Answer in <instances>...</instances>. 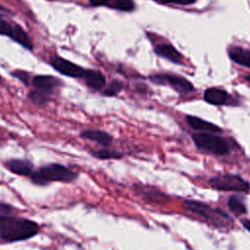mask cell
I'll return each mask as SVG.
<instances>
[{"label": "cell", "mask_w": 250, "mask_h": 250, "mask_svg": "<svg viewBox=\"0 0 250 250\" xmlns=\"http://www.w3.org/2000/svg\"><path fill=\"white\" fill-rule=\"evenodd\" d=\"M85 80L86 85L95 91H100L105 86V78L101 71L86 69L82 77Z\"/></svg>", "instance_id": "8fae6325"}, {"label": "cell", "mask_w": 250, "mask_h": 250, "mask_svg": "<svg viewBox=\"0 0 250 250\" xmlns=\"http://www.w3.org/2000/svg\"><path fill=\"white\" fill-rule=\"evenodd\" d=\"M0 34L10 37L25 49L32 51L33 44L31 39L25 30H23L19 24H12L9 21L0 20Z\"/></svg>", "instance_id": "5b68a950"}, {"label": "cell", "mask_w": 250, "mask_h": 250, "mask_svg": "<svg viewBox=\"0 0 250 250\" xmlns=\"http://www.w3.org/2000/svg\"><path fill=\"white\" fill-rule=\"evenodd\" d=\"M142 194L144 196V198L147 199L148 197H150V201L152 202H165L168 198L166 196V194L162 193L161 191L155 189V188H149L148 191H145L144 189H142Z\"/></svg>", "instance_id": "d6986e66"}, {"label": "cell", "mask_w": 250, "mask_h": 250, "mask_svg": "<svg viewBox=\"0 0 250 250\" xmlns=\"http://www.w3.org/2000/svg\"><path fill=\"white\" fill-rule=\"evenodd\" d=\"M162 4H179V5H189L194 3L196 0H155Z\"/></svg>", "instance_id": "cb8c5ba5"}, {"label": "cell", "mask_w": 250, "mask_h": 250, "mask_svg": "<svg viewBox=\"0 0 250 250\" xmlns=\"http://www.w3.org/2000/svg\"><path fill=\"white\" fill-rule=\"evenodd\" d=\"M33 89L52 97L55 91L62 86V81L53 75H35L31 79Z\"/></svg>", "instance_id": "ba28073f"}, {"label": "cell", "mask_w": 250, "mask_h": 250, "mask_svg": "<svg viewBox=\"0 0 250 250\" xmlns=\"http://www.w3.org/2000/svg\"><path fill=\"white\" fill-rule=\"evenodd\" d=\"M110 8H114L119 11L130 12L135 9V4L133 0H113Z\"/></svg>", "instance_id": "ffe728a7"}, {"label": "cell", "mask_w": 250, "mask_h": 250, "mask_svg": "<svg viewBox=\"0 0 250 250\" xmlns=\"http://www.w3.org/2000/svg\"><path fill=\"white\" fill-rule=\"evenodd\" d=\"M228 206H229V210L236 215H241V214L246 213L245 205L242 203V201L236 195H231L229 198Z\"/></svg>", "instance_id": "e0dca14e"}, {"label": "cell", "mask_w": 250, "mask_h": 250, "mask_svg": "<svg viewBox=\"0 0 250 250\" xmlns=\"http://www.w3.org/2000/svg\"><path fill=\"white\" fill-rule=\"evenodd\" d=\"M93 156L99 158V159H111V158H120L122 156V154L120 152H117L115 150H111V149H100L98 151L92 152Z\"/></svg>", "instance_id": "44dd1931"}, {"label": "cell", "mask_w": 250, "mask_h": 250, "mask_svg": "<svg viewBox=\"0 0 250 250\" xmlns=\"http://www.w3.org/2000/svg\"><path fill=\"white\" fill-rule=\"evenodd\" d=\"M5 167L12 173L21 176H30L33 172V164L27 159H9L5 162Z\"/></svg>", "instance_id": "30bf717a"}, {"label": "cell", "mask_w": 250, "mask_h": 250, "mask_svg": "<svg viewBox=\"0 0 250 250\" xmlns=\"http://www.w3.org/2000/svg\"><path fill=\"white\" fill-rule=\"evenodd\" d=\"M39 226L34 221L12 215H0V239L12 243L34 237Z\"/></svg>", "instance_id": "6da1fadb"}, {"label": "cell", "mask_w": 250, "mask_h": 250, "mask_svg": "<svg viewBox=\"0 0 250 250\" xmlns=\"http://www.w3.org/2000/svg\"><path fill=\"white\" fill-rule=\"evenodd\" d=\"M148 78L151 82L155 84L168 85L179 93H188L193 91L194 89L193 85L188 80L177 75L154 74V75H150Z\"/></svg>", "instance_id": "8992f818"}, {"label": "cell", "mask_w": 250, "mask_h": 250, "mask_svg": "<svg viewBox=\"0 0 250 250\" xmlns=\"http://www.w3.org/2000/svg\"><path fill=\"white\" fill-rule=\"evenodd\" d=\"M80 137L82 139L96 142L103 146H108L112 142V137L102 130H84L80 133Z\"/></svg>", "instance_id": "7c38bea8"}, {"label": "cell", "mask_w": 250, "mask_h": 250, "mask_svg": "<svg viewBox=\"0 0 250 250\" xmlns=\"http://www.w3.org/2000/svg\"><path fill=\"white\" fill-rule=\"evenodd\" d=\"M29 100L36 105H46L51 101V97L33 89L28 93Z\"/></svg>", "instance_id": "ac0fdd59"}, {"label": "cell", "mask_w": 250, "mask_h": 250, "mask_svg": "<svg viewBox=\"0 0 250 250\" xmlns=\"http://www.w3.org/2000/svg\"><path fill=\"white\" fill-rule=\"evenodd\" d=\"M0 11H6V12H7L8 10H7L6 8H4L3 6H1V5H0Z\"/></svg>", "instance_id": "83f0119b"}, {"label": "cell", "mask_w": 250, "mask_h": 250, "mask_svg": "<svg viewBox=\"0 0 250 250\" xmlns=\"http://www.w3.org/2000/svg\"><path fill=\"white\" fill-rule=\"evenodd\" d=\"M241 223H242L243 227H244L248 231H250V220H249V219H245V220H242Z\"/></svg>", "instance_id": "484cf974"}, {"label": "cell", "mask_w": 250, "mask_h": 250, "mask_svg": "<svg viewBox=\"0 0 250 250\" xmlns=\"http://www.w3.org/2000/svg\"><path fill=\"white\" fill-rule=\"evenodd\" d=\"M209 184L213 188L223 191L245 192L248 191L250 188L248 182H246L240 176L233 174H225L212 177Z\"/></svg>", "instance_id": "277c9868"}, {"label": "cell", "mask_w": 250, "mask_h": 250, "mask_svg": "<svg viewBox=\"0 0 250 250\" xmlns=\"http://www.w3.org/2000/svg\"><path fill=\"white\" fill-rule=\"evenodd\" d=\"M229 56L234 62L246 67H250V49L232 47L229 51Z\"/></svg>", "instance_id": "2e32d148"}, {"label": "cell", "mask_w": 250, "mask_h": 250, "mask_svg": "<svg viewBox=\"0 0 250 250\" xmlns=\"http://www.w3.org/2000/svg\"><path fill=\"white\" fill-rule=\"evenodd\" d=\"M50 63L58 72L62 73V75L73 78H82L86 70L80 65L72 62H69L60 56L53 57L50 61Z\"/></svg>", "instance_id": "52a82bcc"}, {"label": "cell", "mask_w": 250, "mask_h": 250, "mask_svg": "<svg viewBox=\"0 0 250 250\" xmlns=\"http://www.w3.org/2000/svg\"><path fill=\"white\" fill-rule=\"evenodd\" d=\"M122 88V84L118 80H113L104 91L105 96H115L117 95Z\"/></svg>", "instance_id": "7402d4cb"}, {"label": "cell", "mask_w": 250, "mask_h": 250, "mask_svg": "<svg viewBox=\"0 0 250 250\" xmlns=\"http://www.w3.org/2000/svg\"><path fill=\"white\" fill-rule=\"evenodd\" d=\"M186 120H187V123L194 130H197V131H204L206 133H220L222 132V129L211 123V122H208V121H205L201 118H198V117H195V116H190V115H188L186 117Z\"/></svg>", "instance_id": "4fadbf2b"}, {"label": "cell", "mask_w": 250, "mask_h": 250, "mask_svg": "<svg viewBox=\"0 0 250 250\" xmlns=\"http://www.w3.org/2000/svg\"><path fill=\"white\" fill-rule=\"evenodd\" d=\"M0 83H1V76H0Z\"/></svg>", "instance_id": "f1b7e54d"}, {"label": "cell", "mask_w": 250, "mask_h": 250, "mask_svg": "<svg viewBox=\"0 0 250 250\" xmlns=\"http://www.w3.org/2000/svg\"><path fill=\"white\" fill-rule=\"evenodd\" d=\"M195 146L203 150L216 155H225L229 152V146L226 139L211 133H198L192 135Z\"/></svg>", "instance_id": "3957f363"}, {"label": "cell", "mask_w": 250, "mask_h": 250, "mask_svg": "<svg viewBox=\"0 0 250 250\" xmlns=\"http://www.w3.org/2000/svg\"><path fill=\"white\" fill-rule=\"evenodd\" d=\"M154 52L157 56L162 57L172 62L180 63L182 61L181 54L170 44H159L154 48Z\"/></svg>", "instance_id": "5bb4252c"}, {"label": "cell", "mask_w": 250, "mask_h": 250, "mask_svg": "<svg viewBox=\"0 0 250 250\" xmlns=\"http://www.w3.org/2000/svg\"><path fill=\"white\" fill-rule=\"evenodd\" d=\"M77 177L78 173L70 168L60 163H50L33 171L30 181L38 186H46L52 182L70 183Z\"/></svg>", "instance_id": "7a4b0ae2"}, {"label": "cell", "mask_w": 250, "mask_h": 250, "mask_svg": "<svg viewBox=\"0 0 250 250\" xmlns=\"http://www.w3.org/2000/svg\"><path fill=\"white\" fill-rule=\"evenodd\" d=\"M112 1L113 0H90V4L94 7H99V6L110 7Z\"/></svg>", "instance_id": "d4e9b609"}, {"label": "cell", "mask_w": 250, "mask_h": 250, "mask_svg": "<svg viewBox=\"0 0 250 250\" xmlns=\"http://www.w3.org/2000/svg\"><path fill=\"white\" fill-rule=\"evenodd\" d=\"M183 206L188 212H191L193 214H196L202 218L209 220H213L216 214H222V212L216 211L209 205L195 200H185L183 202Z\"/></svg>", "instance_id": "9c48e42d"}, {"label": "cell", "mask_w": 250, "mask_h": 250, "mask_svg": "<svg viewBox=\"0 0 250 250\" xmlns=\"http://www.w3.org/2000/svg\"><path fill=\"white\" fill-rule=\"evenodd\" d=\"M12 75L14 77H17L18 79H20L22 83H24L25 85H29V82H31L30 79V75L28 72L26 71H22V70H16L12 72Z\"/></svg>", "instance_id": "603a6c76"}, {"label": "cell", "mask_w": 250, "mask_h": 250, "mask_svg": "<svg viewBox=\"0 0 250 250\" xmlns=\"http://www.w3.org/2000/svg\"><path fill=\"white\" fill-rule=\"evenodd\" d=\"M245 79H246V80H247V81L250 83V74L246 75V76H245Z\"/></svg>", "instance_id": "4316f807"}, {"label": "cell", "mask_w": 250, "mask_h": 250, "mask_svg": "<svg viewBox=\"0 0 250 250\" xmlns=\"http://www.w3.org/2000/svg\"><path fill=\"white\" fill-rule=\"evenodd\" d=\"M204 100L215 105H221L227 103L229 95L225 90L219 88H209L204 92Z\"/></svg>", "instance_id": "9a60e30c"}]
</instances>
